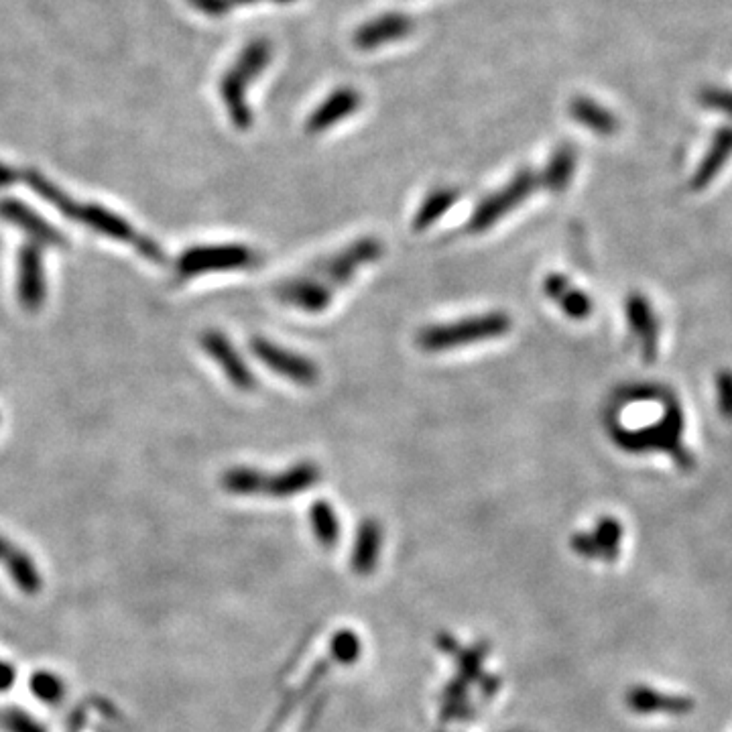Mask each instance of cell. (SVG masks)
Instances as JSON below:
<instances>
[{"label":"cell","instance_id":"obj_1","mask_svg":"<svg viewBox=\"0 0 732 732\" xmlns=\"http://www.w3.org/2000/svg\"><path fill=\"white\" fill-rule=\"evenodd\" d=\"M29 183L41 198L51 202L57 210H61V214H64V216H68L72 220H78V222H84L86 226H90V228H94V230H98V232H102L110 238H116V240H122V242H131L143 257L151 259L153 263H163L165 261V253L159 249L157 242H153L147 236L137 234L133 230V226H129L125 220L118 218L116 214H110L108 210H104L100 206H80V204H76L68 196L57 192L49 181H45L43 177H39L35 173L29 175Z\"/></svg>","mask_w":732,"mask_h":732},{"label":"cell","instance_id":"obj_2","mask_svg":"<svg viewBox=\"0 0 732 732\" xmlns=\"http://www.w3.org/2000/svg\"><path fill=\"white\" fill-rule=\"evenodd\" d=\"M511 326L513 320L507 312H488L450 324L427 326L417 332L415 342L425 352H444L501 338L511 332Z\"/></svg>","mask_w":732,"mask_h":732},{"label":"cell","instance_id":"obj_3","mask_svg":"<svg viewBox=\"0 0 732 732\" xmlns=\"http://www.w3.org/2000/svg\"><path fill=\"white\" fill-rule=\"evenodd\" d=\"M539 186H541L539 175H535L531 169H523L507 183L505 188L486 196L476 206L466 224V230L472 234H482L486 230H491L501 218L509 216L517 206H521Z\"/></svg>","mask_w":732,"mask_h":732},{"label":"cell","instance_id":"obj_4","mask_svg":"<svg viewBox=\"0 0 732 732\" xmlns=\"http://www.w3.org/2000/svg\"><path fill=\"white\" fill-rule=\"evenodd\" d=\"M261 263V257L244 244H218V247H194L177 261V275L183 279L210 271L251 269Z\"/></svg>","mask_w":732,"mask_h":732},{"label":"cell","instance_id":"obj_5","mask_svg":"<svg viewBox=\"0 0 732 732\" xmlns=\"http://www.w3.org/2000/svg\"><path fill=\"white\" fill-rule=\"evenodd\" d=\"M383 251H385V247L379 238H375V236L358 238L352 244H348L344 251H338L336 255L322 261L314 269L312 277L322 281L328 289L336 291L340 287H346L354 279L358 269L379 261Z\"/></svg>","mask_w":732,"mask_h":732},{"label":"cell","instance_id":"obj_6","mask_svg":"<svg viewBox=\"0 0 732 732\" xmlns=\"http://www.w3.org/2000/svg\"><path fill=\"white\" fill-rule=\"evenodd\" d=\"M251 350L267 366V369H271L273 373H277L279 377H283L295 385L312 387L320 379V369L312 358L291 352L287 348H281V346L269 342L267 338H253Z\"/></svg>","mask_w":732,"mask_h":732},{"label":"cell","instance_id":"obj_7","mask_svg":"<svg viewBox=\"0 0 732 732\" xmlns=\"http://www.w3.org/2000/svg\"><path fill=\"white\" fill-rule=\"evenodd\" d=\"M322 478V470L314 462H297L275 476H269L261 470L259 474V495L287 499L310 491Z\"/></svg>","mask_w":732,"mask_h":732},{"label":"cell","instance_id":"obj_8","mask_svg":"<svg viewBox=\"0 0 732 732\" xmlns=\"http://www.w3.org/2000/svg\"><path fill=\"white\" fill-rule=\"evenodd\" d=\"M202 348L218 362L220 369L224 371L226 379L238 389V391H253L257 387V379L251 371V366L240 358L232 342L214 330H208L202 334Z\"/></svg>","mask_w":732,"mask_h":732},{"label":"cell","instance_id":"obj_9","mask_svg":"<svg viewBox=\"0 0 732 732\" xmlns=\"http://www.w3.org/2000/svg\"><path fill=\"white\" fill-rule=\"evenodd\" d=\"M275 295L283 303L293 305V308L305 314H322L330 308L334 291L328 289L322 281L314 279L312 275H303L281 283Z\"/></svg>","mask_w":732,"mask_h":732},{"label":"cell","instance_id":"obj_10","mask_svg":"<svg viewBox=\"0 0 732 732\" xmlns=\"http://www.w3.org/2000/svg\"><path fill=\"white\" fill-rule=\"evenodd\" d=\"M625 316L633 336L639 340L645 362H653L659 348V322L653 305L641 293H631L625 301Z\"/></svg>","mask_w":732,"mask_h":732},{"label":"cell","instance_id":"obj_11","mask_svg":"<svg viewBox=\"0 0 732 732\" xmlns=\"http://www.w3.org/2000/svg\"><path fill=\"white\" fill-rule=\"evenodd\" d=\"M627 708L635 714L649 716V714H671L682 716L694 710V700L680 694H667L655 688L637 686L627 692Z\"/></svg>","mask_w":732,"mask_h":732},{"label":"cell","instance_id":"obj_12","mask_svg":"<svg viewBox=\"0 0 732 732\" xmlns=\"http://www.w3.org/2000/svg\"><path fill=\"white\" fill-rule=\"evenodd\" d=\"M543 291L545 295L556 301L562 312L570 318V320H586L592 316V310H594V301L592 297L578 289L566 275L562 273H552L547 275L545 281H543Z\"/></svg>","mask_w":732,"mask_h":732},{"label":"cell","instance_id":"obj_13","mask_svg":"<svg viewBox=\"0 0 732 732\" xmlns=\"http://www.w3.org/2000/svg\"><path fill=\"white\" fill-rule=\"evenodd\" d=\"M732 155V127H722L716 131L704 159L700 161L698 169L692 175V188L704 190L714 181V177L722 171L726 161Z\"/></svg>","mask_w":732,"mask_h":732},{"label":"cell","instance_id":"obj_14","mask_svg":"<svg viewBox=\"0 0 732 732\" xmlns=\"http://www.w3.org/2000/svg\"><path fill=\"white\" fill-rule=\"evenodd\" d=\"M0 564L7 568L9 576L25 594H37L41 590V576L37 572V566L25 556V552H21L19 547L3 537H0Z\"/></svg>","mask_w":732,"mask_h":732},{"label":"cell","instance_id":"obj_15","mask_svg":"<svg viewBox=\"0 0 732 732\" xmlns=\"http://www.w3.org/2000/svg\"><path fill=\"white\" fill-rule=\"evenodd\" d=\"M45 295V281L41 269V257L35 247H25L21 251V269H19V297L25 308L37 310Z\"/></svg>","mask_w":732,"mask_h":732},{"label":"cell","instance_id":"obj_16","mask_svg":"<svg viewBox=\"0 0 732 732\" xmlns=\"http://www.w3.org/2000/svg\"><path fill=\"white\" fill-rule=\"evenodd\" d=\"M383 543L381 525L375 519H366L356 531V541L352 549V566L358 574H369L377 566L379 552Z\"/></svg>","mask_w":732,"mask_h":732},{"label":"cell","instance_id":"obj_17","mask_svg":"<svg viewBox=\"0 0 732 732\" xmlns=\"http://www.w3.org/2000/svg\"><path fill=\"white\" fill-rule=\"evenodd\" d=\"M0 216L13 224H19L25 232L33 234L35 240L49 244H64V236L55 232L49 224H45L39 216H35L29 208L19 202H0Z\"/></svg>","mask_w":732,"mask_h":732},{"label":"cell","instance_id":"obj_18","mask_svg":"<svg viewBox=\"0 0 732 732\" xmlns=\"http://www.w3.org/2000/svg\"><path fill=\"white\" fill-rule=\"evenodd\" d=\"M460 198V192L454 188H438L421 202L413 216V230L423 232L430 228L434 222H438Z\"/></svg>","mask_w":732,"mask_h":732},{"label":"cell","instance_id":"obj_19","mask_svg":"<svg viewBox=\"0 0 732 732\" xmlns=\"http://www.w3.org/2000/svg\"><path fill=\"white\" fill-rule=\"evenodd\" d=\"M576 169V151L572 149V145H564L562 149L556 151V155L549 159L545 171L541 173V186L547 188L549 192H564L574 175Z\"/></svg>","mask_w":732,"mask_h":732},{"label":"cell","instance_id":"obj_20","mask_svg":"<svg viewBox=\"0 0 732 732\" xmlns=\"http://www.w3.org/2000/svg\"><path fill=\"white\" fill-rule=\"evenodd\" d=\"M572 116L580 122V125L588 127L592 133L602 135V137L615 135L617 127H619V120L613 116V112L586 98L576 100L572 104Z\"/></svg>","mask_w":732,"mask_h":732},{"label":"cell","instance_id":"obj_21","mask_svg":"<svg viewBox=\"0 0 732 732\" xmlns=\"http://www.w3.org/2000/svg\"><path fill=\"white\" fill-rule=\"evenodd\" d=\"M592 537L596 541L600 560L604 562H615L621 554V543H623V525L615 517H600Z\"/></svg>","mask_w":732,"mask_h":732},{"label":"cell","instance_id":"obj_22","mask_svg":"<svg viewBox=\"0 0 732 732\" xmlns=\"http://www.w3.org/2000/svg\"><path fill=\"white\" fill-rule=\"evenodd\" d=\"M310 519H312V527H314V533H316L318 541L326 547H332L338 541V535H340L338 517L332 509V505L328 501H316L312 505Z\"/></svg>","mask_w":732,"mask_h":732},{"label":"cell","instance_id":"obj_23","mask_svg":"<svg viewBox=\"0 0 732 732\" xmlns=\"http://www.w3.org/2000/svg\"><path fill=\"white\" fill-rule=\"evenodd\" d=\"M31 692L45 704H59L66 696V686L49 671H39L31 678Z\"/></svg>","mask_w":732,"mask_h":732},{"label":"cell","instance_id":"obj_24","mask_svg":"<svg viewBox=\"0 0 732 732\" xmlns=\"http://www.w3.org/2000/svg\"><path fill=\"white\" fill-rule=\"evenodd\" d=\"M0 726L7 732H45V728L21 708H9L0 712Z\"/></svg>","mask_w":732,"mask_h":732},{"label":"cell","instance_id":"obj_25","mask_svg":"<svg viewBox=\"0 0 732 732\" xmlns=\"http://www.w3.org/2000/svg\"><path fill=\"white\" fill-rule=\"evenodd\" d=\"M716 405L718 413L732 421V371L728 369L716 375Z\"/></svg>","mask_w":732,"mask_h":732},{"label":"cell","instance_id":"obj_26","mask_svg":"<svg viewBox=\"0 0 732 732\" xmlns=\"http://www.w3.org/2000/svg\"><path fill=\"white\" fill-rule=\"evenodd\" d=\"M702 104L712 108V110H718V112H724L728 116H732V90H724V88H706L700 96Z\"/></svg>","mask_w":732,"mask_h":732},{"label":"cell","instance_id":"obj_27","mask_svg":"<svg viewBox=\"0 0 732 732\" xmlns=\"http://www.w3.org/2000/svg\"><path fill=\"white\" fill-rule=\"evenodd\" d=\"M15 680H17V671H15V667H13L11 663H7V661L0 659V692H7V690H11V688H13V684H15Z\"/></svg>","mask_w":732,"mask_h":732}]
</instances>
